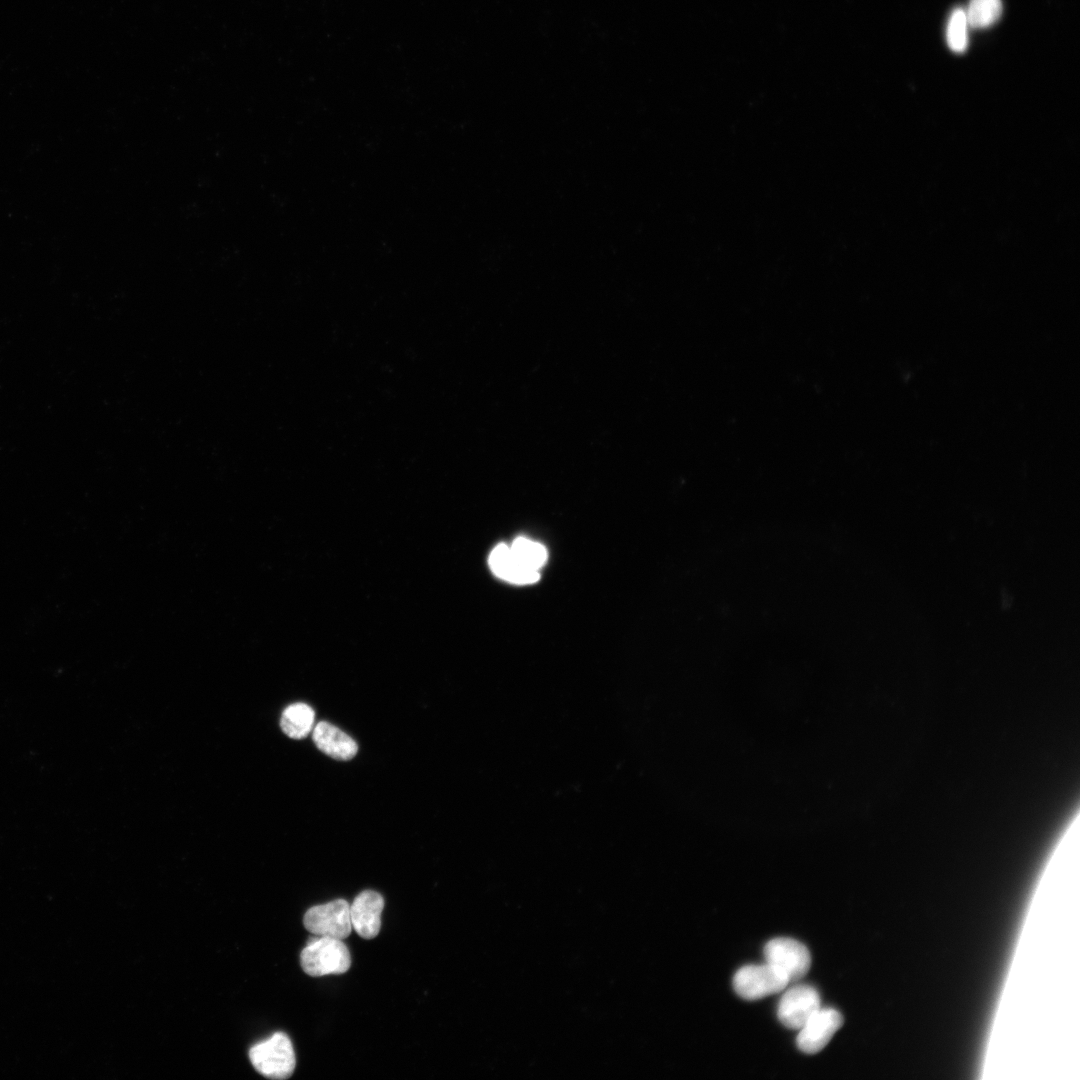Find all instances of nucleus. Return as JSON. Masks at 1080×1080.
Here are the masks:
<instances>
[{
	"label": "nucleus",
	"instance_id": "5",
	"mask_svg": "<svg viewBox=\"0 0 1080 1080\" xmlns=\"http://www.w3.org/2000/svg\"><path fill=\"white\" fill-rule=\"evenodd\" d=\"M788 983V979L768 963L743 966L733 977L735 992L746 1000H758L781 992Z\"/></svg>",
	"mask_w": 1080,
	"mask_h": 1080
},
{
	"label": "nucleus",
	"instance_id": "4",
	"mask_svg": "<svg viewBox=\"0 0 1080 1080\" xmlns=\"http://www.w3.org/2000/svg\"><path fill=\"white\" fill-rule=\"evenodd\" d=\"M766 963L779 970L790 982L803 978L810 969L811 956L801 942L786 937L774 938L763 949Z\"/></svg>",
	"mask_w": 1080,
	"mask_h": 1080
},
{
	"label": "nucleus",
	"instance_id": "7",
	"mask_svg": "<svg viewBox=\"0 0 1080 1080\" xmlns=\"http://www.w3.org/2000/svg\"><path fill=\"white\" fill-rule=\"evenodd\" d=\"M840 1012L833 1008H820L799 1029L796 1038L798 1048L806 1054L820 1052L843 1025Z\"/></svg>",
	"mask_w": 1080,
	"mask_h": 1080
},
{
	"label": "nucleus",
	"instance_id": "11",
	"mask_svg": "<svg viewBox=\"0 0 1080 1080\" xmlns=\"http://www.w3.org/2000/svg\"><path fill=\"white\" fill-rule=\"evenodd\" d=\"M315 713L305 703H294L284 709L280 719L282 731L290 738L302 739L308 736L314 727Z\"/></svg>",
	"mask_w": 1080,
	"mask_h": 1080
},
{
	"label": "nucleus",
	"instance_id": "2",
	"mask_svg": "<svg viewBox=\"0 0 1080 1080\" xmlns=\"http://www.w3.org/2000/svg\"><path fill=\"white\" fill-rule=\"evenodd\" d=\"M249 1059L257 1072L270 1079H287L296 1066L293 1044L284 1032L254 1044Z\"/></svg>",
	"mask_w": 1080,
	"mask_h": 1080
},
{
	"label": "nucleus",
	"instance_id": "3",
	"mask_svg": "<svg viewBox=\"0 0 1080 1080\" xmlns=\"http://www.w3.org/2000/svg\"><path fill=\"white\" fill-rule=\"evenodd\" d=\"M303 924L312 935L344 940L352 930L350 904L336 899L313 906L306 911Z\"/></svg>",
	"mask_w": 1080,
	"mask_h": 1080
},
{
	"label": "nucleus",
	"instance_id": "10",
	"mask_svg": "<svg viewBox=\"0 0 1080 1080\" xmlns=\"http://www.w3.org/2000/svg\"><path fill=\"white\" fill-rule=\"evenodd\" d=\"M489 566L492 572L499 578L515 583L530 584L539 580V571L523 566L514 557L509 545L498 544L489 555Z\"/></svg>",
	"mask_w": 1080,
	"mask_h": 1080
},
{
	"label": "nucleus",
	"instance_id": "6",
	"mask_svg": "<svg viewBox=\"0 0 1080 1080\" xmlns=\"http://www.w3.org/2000/svg\"><path fill=\"white\" fill-rule=\"evenodd\" d=\"M820 1008V996L814 987L795 985L782 995L777 1016L785 1027L799 1030Z\"/></svg>",
	"mask_w": 1080,
	"mask_h": 1080
},
{
	"label": "nucleus",
	"instance_id": "8",
	"mask_svg": "<svg viewBox=\"0 0 1080 1080\" xmlns=\"http://www.w3.org/2000/svg\"><path fill=\"white\" fill-rule=\"evenodd\" d=\"M384 908L382 895L373 890L358 894L350 904L352 928L364 939L376 937L381 928V914Z\"/></svg>",
	"mask_w": 1080,
	"mask_h": 1080
},
{
	"label": "nucleus",
	"instance_id": "1",
	"mask_svg": "<svg viewBox=\"0 0 1080 1080\" xmlns=\"http://www.w3.org/2000/svg\"><path fill=\"white\" fill-rule=\"evenodd\" d=\"M303 971L313 977L345 973L351 955L343 940L313 935L300 954Z\"/></svg>",
	"mask_w": 1080,
	"mask_h": 1080
},
{
	"label": "nucleus",
	"instance_id": "12",
	"mask_svg": "<svg viewBox=\"0 0 1080 1080\" xmlns=\"http://www.w3.org/2000/svg\"><path fill=\"white\" fill-rule=\"evenodd\" d=\"M512 554L523 566L539 571L547 561L546 548L533 540L525 537L516 538L509 545Z\"/></svg>",
	"mask_w": 1080,
	"mask_h": 1080
},
{
	"label": "nucleus",
	"instance_id": "14",
	"mask_svg": "<svg viewBox=\"0 0 1080 1080\" xmlns=\"http://www.w3.org/2000/svg\"><path fill=\"white\" fill-rule=\"evenodd\" d=\"M968 23L966 12L962 8H956L952 13L947 25V44L949 48L962 53L968 46Z\"/></svg>",
	"mask_w": 1080,
	"mask_h": 1080
},
{
	"label": "nucleus",
	"instance_id": "13",
	"mask_svg": "<svg viewBox=\"0 0 1080 1080\" xmlns=\"http://www.w3.org/2000/svg\"><path fill=\"white\" fill-rule=\"evenodd\" d=\"M966 18L972 28H986L994 24L1001 16V0H970Z\"/></svg>",
	"mask_w": 1080,
	"mask_h": 1080
},
{
	"label": "nucleus",
	"instance_id": "9",
	"mask_svg": "<svg viewBox=\"0 0 1080 1080\" xmlns=\"http://www.w3.org/2000/svg\"><path fill=\"white\" fill-rule=\"evenodd\" d=\"M312 737L317 748L336 760H350L358 746L353 738L333 724L321 721L312 730Z\"/></svg>",
	"mask_w": 1080,
	"mask_h": 1080
}]
</instances>
